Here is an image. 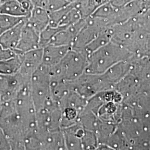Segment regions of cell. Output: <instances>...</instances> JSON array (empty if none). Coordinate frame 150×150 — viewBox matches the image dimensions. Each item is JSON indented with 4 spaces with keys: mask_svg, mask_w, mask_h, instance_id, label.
Instances as JSON below:
<instances>
[{
    "mask_svg": "<svg viewBox=\"0 0 150 150\" xmlns=\"http://www.w3.org/2000/svg\"><path fill=\"white\" fill-rule=\"evenodd\" d=\"M48 0H31L34 6L42 7L45 8Z\"/></svg>",
    "mask_w": 150,
    "mask_h": 150,
    "instance_id": "obj_24",
    "label": "cell"
},
{
    "mask_svg": "<svg viewBox=\"0 0 150 150\" xmlns=\"http://www.w3.org/2000/svg\"><path fill=\"white\" fill-rule=\"evenodd\" d=\"M117 8L113 5L111 2H108L98 7L91 16L107 20L110 26V21L115 15Z\"/></svg>",
    "mask_w": 150,
    "mask_h": 150,
    "instance_id": "obj_17",
    "label": "cell"
},
{
    "mask_svg": "<svg viewBox=\"0 0 150 150\" xmlns=\"http://www.w3.org/2000/svg\"><path fill=\"white\" fill-rule=\"evenodd\" d=\"M30 79H28L20 73L13 75L0 74V96L1 102L14 100Z\"/></svg>",
    "mask_w": 150,
    "mask_h": 150,
    "instance_id": "obj_5",
    "label": "cell"
},
{
    "mask_svg": "<svg viewBox=\"0 0 150 150\" xmlns=\"http://www.w3.org/2000/svg\"><path fill=\"white\" fill-rule=\"evenodd\" d=\"M40 33L27 22V18L22 30L19 42L15 50L17 53H24L28 51L40 48Z\"/></svg>",
    "mask_w": 150,
    "mask_h": 150,
    "instance_id": "obj_7",
    "label": "cell"
},
{
    "mask_svg": "<svg viewBox=\"0 0 150 150\" xmlns=\"http://www.w3.org/2000/svg\"><path fill=\"white\" fill-rule=\"evenodd\" d=\"M87 100L77 92L70 90L64 95L58 103L60 108H72L81 113L86 107Z\"/></svg>",
    "mask_w": 150,
    "mask_h": 150,
    "instance_id": "obj_14",
    "label": "cell"
},
{
    "mask_svg": "<svg viewBox=\"0 0 150 150\" xmlns=\"http://www.w3.org/2000/svg\"><path fill=\"white\" fill-rule=\"evenodd\" d=\"M50 68L41 64L31 77L30 89L36 111L53 99L51 94Z\"/></svg>",
    "mask_w": 150,
    "mask_h": 150,
    "instance_id": "obj_4",
    "label": "cell"
},
{
    "mask_svg": "<svg viewBox=\"0 0 150 150\" xmlns=\"http://www.w3.org/2000/svg\"><path fill=\"white\" fill-rule=\"evenodd\" d=\"M21 54L22 64L19 72L23 76L31 79L33 74L42 64L43 48H36Z\"/></svg>",
    "mask_w": 150,
    "mask_h": 150,
    "instance_id": "obj_8",
    "label": "cell"
},
{
    "mask_svg": "<svg viewBox=\"0 0 150 150\" xmlns=\"http://www.w3.org/2000/svg\"><path fill=\"white\" fill-rule=\"evenodd\" d=\"M70 3L67 0H48L45 8L49 13H51L64 7Z\"/></svg>",
    "mask_w": 150,
    "mask_h": 150,
    "instance_id": "obj_21",
    "label": "cell"
},
{
    "mask_svg": "<svg viewBox=\"0 0 150 150\" xmlns=\"http://www.w3.org/2000/svg\"><path fill=\"white\" fill-rule=\"evenodd\" d=\"M88 54L85 50L70 47L58 64L50 71L51 80H74L85 73Z\"/></svg>",
    "mask_w": 150,
    "mask_h": 150,
    "instance_id": "obj_3",
    "label": "cell"
},
{
    "mask_svg": "<svg viewBox=\"0 0 150 150\" xmlns=\"http://www.w3.org/2000/svg\"><path fill=\"white\" fill-rule=\"evenodd\" d=\"M27 22L41 33L50 23V13L45 8L35 6L27 17Z\"/></svg>",
    "mask_w": 150,
    "mask_h": 150,
    "instance_id": "obj_12",
    "label": "cell"
},
{
    "mask_svg": "<svg viewBox=\"0 0 150 150\" xmlns=\"http://www.w3.org/2000/svg\"><path fill=\"white\" fill-rule=\"evenodd\" d=\"M1 103H2V102H1V96H0V107H1Z\"/></svg>",
    "mask_w": 150,
    "mask_h": 150,
    "instance_id": "obj_27",
    "label": "cell"
},
{
    "mask_svg": "<svg viewBox=\"0 0 150 150\" xmlns=\"http://www.w3.org/2000/svg\"><path fill=\"white\" fill-rule=\"evenodd\" d=\"M0 128L8 140L11 150H25V141L31 136L17 110L14 100L1 103Z\"/></svg>",
    "mask_w": 150,
    "mask_h": 150,
    "instance_id": "obj_1",
    "label": "cell"
},
{
    "mask_svg": "<svg viewBox=\"0 0 150 150\" xmlns=\"http://www.w3.org/2000/svg\"><path fill=\"white\" fill-rule=\"evenodd\" d=\"M129 54V50L111 41L88 55L85 73L102 74Z\"/></svg>",
    "mask_w": 150,
    "mask_h": 150,
    "instance_id": "obj_2",
    "label": "cell"
},
{
    "mask_svg": "<svg viewBox=\"0 0 150 150\" xmlns=\"http://www.w3.org/2000/svg\"><path fill=\"white\" fill-rule=\"evenodd\" d=\"M64 27H52L50 25L46 27L42 32L40 33V48H43L44 47L48 45L52 38L56 35V33L61 29Z\"/></svg>",
    "mask_w": 150,
    "mask_h": 150,
    "instance_id": "obj_19",
    "label": "cell"
},
{
    "mask_svg": "<svg viewBox=\"0 0 150 150\" xmlns=\"http://www.w3.org/2000/svg\"><path fill=\"white\" fill-rule=\"evenodd\" d=\"M21 53H17L10 59L0 61V74L13 75L18 73L22 64Z\"/></svg>",
    "mask_w": 150,
    "mask_h": 150,
    "instance_id": "obj_16",
    "label": "cell"
},
{
    "mask_svg": "<svg viewBox=\"0 0 150 150\" xmlns=\"http://www.w3.org/2000/svg\"><path fill=\"white\" fill-rule=\"evenodd\" d=\"M11 150L8 140L2 129L0 128V150Z\"/></svg>",
    "mask_w": 150,
    "mask_h": 150,
    "instance_id": "obj_23",
    "label": "cell"
},
{
    "mask_svg": "<svg viewBox=\"0 0 150 150\" xmlns=\"http://www.w3.org/2000/svg\"><path fill=\"white\" fill-rule=\"evenodd\" d=\"M16 54L15 50L4 48L0 45V61L10 59Z\"/></svg>",
    "mask_w": 150,
    "mask_h": 150,
    "instance_id": "obj_22",
    "label": "cell"
},
{
    "mask_svg": "<svg viewBox=\"0 0 150 150\" xmlns=\"http://www.w3.org/2000/svg\"><path fill=\"white\" fill-rule=\"evenodd\" d=\"M139 27L147 33H150V8L136 16Z\"/></svg>",
    "mask_w": 150,
    "mask_h": 150,
    "instance_id": "obj_20",
    "label": "cell"
},
{
    "mask_svg": "<svg viewBox=\"0 0 150 150\" xmlns=\"http://www.w3.org/2000/svg\"><path fill=\"white\" fill-rule=\"evenodd\" d=\"M9 1V0H1V4L4 3V2H6V1Z\"/></svg>",
    "mask_w": 150,
    "mask_h": 150,
    "instance_id": "obj_25",
    "label": "cell"
},
{
    "mask_svg": "<svg viewBox=\"0 0 150 150\" xmlns=\"http://www.w3.org/2000/svg\"><path fill=\"white\" fill-rule=\"evenodd\" d=\"M1 0H0V5H1Z\"/></svg>",
    "mask_w": 150,
    "mask_h": 150,
    "instance_id": "obj_29",
    "label": "cell"
},
{
    "mask_svg": "<svg viewBox=\"0 0 150 150\" xmlns=\"http://www.w3.org/2000/svg\"><path fill=\"white\" fill-rule=\"evenodd\" d=\"M68 1H69L70 2H73V1H74L75 0H67Z\"/></svg>",
    "mask_w": 150,
    "mask_h": 150,
    "instance_id": "obj_28",
    "label": "cell"
},
{
    "mask_svg": "<svg viewBox=\"0 0 150 150\" xmlns=\"http://www.w3.org/2000/svg\"><path fill=\"white\" fill-rule=\"evenodd\" d=\"M19 2H20V3H21L22 2H23V1H25V0H17Z\"/></svg>",
    "mask_w": 150,
    "mask_h": 150,
    "instance_id": "obj_26",
    "label": "cell"
},
{
    "mask_svg": "<svg viewBox=\"0 0 150 150\" xmlns=\"http://www.w3.org/2000/svg\"><path fill=\"white\" fill-rule=\"evenodd\" d=\"M0 13L16 17H27L30 13L26 11L17 0H9L1 4Z\"/></svg>",
    "mask_w": 150,
    "mask_h": 150,
    "instance_id": "obj_15",
    "label": "cell"
},
{
    "mask_svg": "<svg viewBox=\"0 0 150 150\" xmlns=\"http://www.w3.org/2000/svg\"><path fill=\"white\" fill-rule=\"evenodd\" d=\"M71 46L48 45L43 48L42 64L51 68L58 64L69 50Z\"/></svg>",
    "mask_w": 150,
    "mask_h": 150,
    "instance_id": "obj_11",
    "label": "cell"
},
{
    "mask_svg": "<svg viewBox=\"0 0 150 150\" xmlns=\"http://www.w3.org/2000/svg\"><path fill=\"white\" fill-rule=\"evenodd\" d=\"M62 129L67 150H82L81 137L85 129L78 122Z\"/></svg>",
    "mask_w": 150,
    "mask_h": 150,
    "instance_id": "obj_10",
    "label": "cell"
},
{
    "mask_svg": "<svg viewBox=\"0 0 150 150\" xmlns=\"http://www.w3.org/2000/svg\"><path fill=\"white\" fill-rule=\"evenodd\" d=\"M85 24V19L61 29L56 33L49 45L72 46L75 38Z\"/></svg>",
    "mask_w": 150,
    "mask_h": 150,
    "instance_id": "obj_9",
    "label": "cell"
},
{
    "mask_svg": "<svg viewBox=\"0 0 150 150\" xmlns=\"http://www.w3.org/2000/svg\"><path fill=\"white\" fill-rule=\"evenodd\" d=\"M39 150H66L62 129L39 132L37 130Z\"/></svg>",
    "mask_w": 150,
    "mask_h": 150,
    "instance_id": "obj_6",
    "label": "cell"
},
{
    "mask_svg": "<svg viewBox=\"0 0 150 150\" xmlns=\"http://www.w3.org/2000/svg\"><path fill=\"white\" fill-rule=\"evenodd\" d=\"M26 18L10 30L0 35V45L4 48L15 50L19 42L22 30Z\"/></svg>",
    "mask_w": 150,
    "mask_h": 150,
    "instance_id": "obj_13",
    "label": "cell"
},
{
    "mask_svg": "<svg viewBox=\"0 0 150 150\" xmlns=\"http://www.w3.org/2000/svg\"><path fill=\"white\" fill-rule=\"evenodd\" d=\"M26 18L0 13V35L16 26Z\"/></svg>",
    "mask_w": 150,
    "mask_h": 150,
    "instance_id": "obj_18",
    "label": "cell"
}]
</instances>
